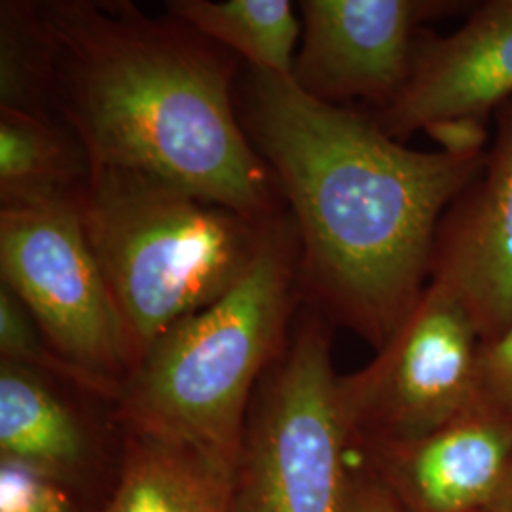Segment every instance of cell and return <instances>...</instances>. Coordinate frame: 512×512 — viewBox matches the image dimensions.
<instances>
[{
	"mask_svg": "<svg viewBox=\"0 0 512 512\" xmlns=\"http://www.w3.org/2000/svg\"><path fill=\"white\" fill-rule=\"evenodd\" d=\"M0 361L33 368L101 401L90 382L65 363L46 342L18 296L0 283Z\"/></svg>",
	"mask_w": 512,
	"mask_h": 512,
	"instance_id": "obj_17",
	"label": "cell"
},
{
	"mask_svg": "<svg viewBox=\"0 0 512 512\" xmlns=\"http://www.w3.org/2000/svg\"><path fill=\"white\" fill-rule=\"evenodd\" d=\"M473 181L440 220L431 279L459 294L484 344L512 323V99Z\"/></svg>",
	"mask_w": 512,
	"mask_h": 512,
	"instance_id": "obj_11",
	"label": "cell"
},
{
	"mask_svg": "<svg viewBox=\"0 0 512 512\" xmlns=\"http://www.w3.org/2000/svg\"><path fill=\"white\" fill-rule=\"evenodd\" d=\"M342 512H403L363 463L349 467Z\"/></svg>",
	"mask_w": 512,
	"mask_h": 512,
	"instance_id": "obj_20",
	"label": "cell"
},
{
	"mask_svg": "<svg viewBox=\"0 0 512 512\" xmlns=\"http://www.w3.org/2000/svg\"><path fill=\"white\" fill-rule=\"evenodd\" d=\"M351 456L403 512H488L511 469L512 414L484 397L423 437Z\"/></svg>",
	"mask_w": 512,
	"mask_h": 512,
	"instance_id": "obj_10",
	"label": "cell"
},
{
	"mask_svg": "<svg viewBox=\"0 0 512 512\" xmlns=\"http://www.w3.org/2000/svg\"><path fill=\"white\" fill-rule=\"evenodd\" d=\"M2 285L105 403L129 374L122 323L73 200L0 207Z\"/></svg>",
	"mask_w": 512,
	"mask_h": 512,
	"instance_id": "obj_7",
	"label": "cell"
},
{
	"mask_svg": "<svg viewBox=\"0 0 512 512\" xmlns=\"http://www.w3.org/2000/svg\"><path fill=\"white\" fill-rule=\"evenodd\" d=\"M480 376L484 397L512 414V323L503 334L484 344Z\"/></svg>",
	"mask_w": 512,
	"mask_h": 512,
	"instance_id": "obj_19",
	"label": "cell"
},
{
	"mask_svg": "<svg viewBox=\"0 0 512 512\" xmlns=\"http://www.w3.org/2000/svg\"><path fill=\"white\" fill-rule=\"evenodd\" d=\"M232 478L194 448L122 433L118 478L97 512H232Z\"/></svg>",
	"mask_w": 512,
	"mask_h": 512,
	"instance_id": "obj_13",
	"label": "cell"
},
{
	"mask_svg": "<svg viewBox=\"0 0 512 512\" xmlns=\"http://www.w3.org/2000/svg\"><path fill=\"white\" fill-rule=\"evenodd\" d=\"M71 391L78 389L0 361V461L18 463L78 492L101 448L93 421Z\"/></svg>",
	"mask_w": 512,
	"mask_h": 512,
	"instance_id": "obj_12",
	"label": "cell"
},
{
	"mask_svg": "<svg viewBox=\"0 0 512 512\" xmlns=\"http://www.w3.org/2000/svg\"><path fill=\"white\" fill-rule=\"evenodd\" d=\"M167 14L181 19L258 73L293 74L302 19L289 0H169Z\"/></svg>",
	"mask_w": 512,
	"mask_h": 512,
	"instance_id": "obj_15",
	"label": "cell"
},
{
	"mask_svg": "<svg viewBox=\"0 0 512 512\" xmlns=\"http://www.w3.org/2000/svg\"><path fill=\"white\" fill-rule=\"evenodd\" d=\"M0 512H82L73 488L67 484L0 461Z\"/></svg>",
	"mask_w": 512,
	"mask_h": 512,
	"instance_id": "obj_18",
	"label": "cell"
},
{
	"mask_svg": "<svg viewBox=\"0 0 512 512\" xmlns=\"http://www.w3.org/2000/svg\"><path fill=\"white\" fill-rule=\"evenodd\" d=\"M452 0H302V37L294 84L311 97L346 107H389L410 76L423 25L463 10Z\"/></svg>",
	"mask_w": 512,
	"mask_h": 512,
	"instance_id": "obj_9",
	"label": "cell"
},
{
	"mask_svg": "<svg viewBox=\"0 0 512 512\" xmlns=\"http://www.w3.org/2000/svg\"><path fill=\"white\" fill-rule=\"evenodd\" d=\"M482 348L467 304L429 279L376 357L338 380L349 452L418 439L480 403Z\"/></svg>",
	"mask_w": 512,
	"mask_h": 512,
	"instance_id": "obj_6",
	"label": "cell"
},
{
	"mask_svg": "<svg viewBox=\"0 0 512 512\" xmlns=\"http://www.w3.org/2000/svg\"><path fill=\"white\" fill-rule=\"evenodd\" d=\"M54 116L92 167L141 171L258 222L287 207L239 122L241 59L181 19L129 0H48Z\"/></svg>",
	"mask_w": 512,
	"mask_h": 512,
	"instance_id": "obj_2",
	"label": "cell"
},
{
	"mask_svg": "<svg viewBox=\"0 0 512 512\" xmlns=\"http://www.w3.org/2000/svg\"><path fill=\"white\" fill-rule=\"evenodd\" d=\"M90 171L86 150L63 122L0 110V207L73 200Z\"/></svg>",
	"mask_w": 512,
	"mask_h": 512,
	"instance_id": "obj_14",
	"label": "cell"
},
{
	"mask_svg": "<svg viewBox=\"0 0 512 512\" xmlns=\"http://www.w3.org/2000/svg\"><path fill=\"white\" fill-rule=\"evenodd\" d=\"M302 306L300 241L285 211L238 285L150 346L112 406L114 423L234 469L256 387Z\"/></svg>",
	"mask_w": 512,
	"mask_h": 512,
	"instance_id": "obj_3",
	"label": "cell"
},
{
	"mask_svg": "<svg viewBox=\"0 0 512 512\" xmlns=\"http://www.w3.org/2000/svg\"><path fill=\"white\" fill-rule=\"evenodd\" d=\"M512 99V0L476 4L450 35L421 33L397 99L368 114L404 143L427 131L448 150H482L486 122Z\"/></svg>",
	"mask_w": 512,
	"mask_h": 512,
	"instance_id": "obj_8",
	"label": "cell"
},
{
	"mask_svg": "<svg viewBox=\"0 0 512 512\" xmlns=\"http://www.w3.org/2000/svg\"><path fill=\"white\" fill-rule=\"evenodd\" d=\"M73 202L122 323L129 374L165 330L238 285L279 219L258 222L120 167H92Z\"/></svg>",
	"mask_w": 512,
	"mask_h": 512,
	"instance_id": "obj_4",
	"label": "cell"
},
{
	"mask_svg": "<svg viewBox=\"0 0 512 512\" xmlns=\"http://www.w3.org/2000/svg\"><path fill=\"white\" fill-rule=\"evenodd\" d=\"M57 44L40 2H0V110L55 118Z\"/></svg>",
	"mask_w": 512,
	"mask_h": 512,
	"instance_id": "obj_16",
	"label": "cell"
},
{
	"mask_svg": "<svg viewBox=\"0 0 512 512\" xmlns=\"http://www.w3.org/2000/svg\"><path fill=\"white\" fill-rule=\"evenodd\" d=\"M488 512H512V463L509 475L503 482V488L495 497L494 505L490 507Z\"/></svg>",
	"mask_w": 512,
	"mask_h": 512,
	"instance_id": "obj_21",
	"label": "cell"
},
{
	"mask_svg": "<svg viewBox=\"0 0 512 512\" xmlns=\"http://www.w3.org/2000/svg\"><path fill=\"white\" fill-rule=\"evenodd\" d=\"M332 325L308 304L256 387L232 478V512H342L349 437Z\"/></svg>",
	"mask_w": 512,
	"mask_h": 512,
	"instance_id": "obj_5",
	"label": "cell"
},
{
	"mask_svg": "<svg viewBox=\"0 0 512 512\" xmlns=\"http://www.w3.org/2000/svg\"><path fill=\"white\" fill-rule=\"evenodd\" d=\"M236 99L298 234L304 304L384 348L429 285L440 220L486 148L406 147L368 114L249 67Z\"/></svg>",
	"mask_w": 512,
	"mask_h": 512,
	"instance_id": "obj_1",
	"label": "cell"
}]
</instances>
